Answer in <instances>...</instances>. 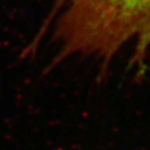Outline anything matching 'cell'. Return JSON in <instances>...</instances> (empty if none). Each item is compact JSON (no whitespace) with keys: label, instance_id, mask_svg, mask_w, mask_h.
<instances>
[{"label":"cell","instance_id":"6da1fadb","mask_svg":"<svg viewBox=\"0 0 150 150\" xmlns=\"http://www.w3.org/2000/svg\"><path fill=\"white\" fill-rule=\"evenodd\" d=\"M49 27L55 62L92 57L106 69L122 48L131 47L130 65L142 74L150 47V0H55L38 40Z\"/></svg>","mask_w":150,"mask_h":150}]
</instances>
